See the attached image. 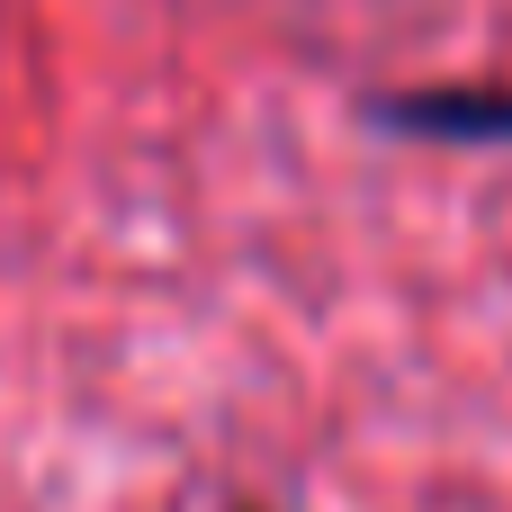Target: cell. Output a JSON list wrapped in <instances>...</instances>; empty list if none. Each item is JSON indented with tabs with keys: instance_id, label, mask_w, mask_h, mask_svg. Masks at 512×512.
Listing matches in <instances>:
<instances>
[{
	"instance_id": "cell-1",
	"label": "cell",
	"mask_w": 512,
	"mask_h": 512,
	"mask_svg": "<svg viewBox=\"0 0 512 512\" xmlns=\"http://www.w3.org/2000/svg\"><path fill=\"white\" fill-rule=\"evenodd\" d=\"M378 117L387 126H414V135L486 144V135H512V90H423V99H387Z\"/></svg>"
}]
</instances>
